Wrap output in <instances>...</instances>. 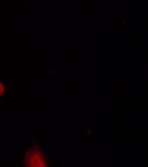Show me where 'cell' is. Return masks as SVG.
Listing matches in <instances>:
<instances>
[{"instance_id": "obj_1", "label": "cell", "mask_w": 148, "mask_h": 167, "mask_svg": "<svg viewBox=\"0 0 148 167\" xmlns=\"http://www.w3.org/2000/svg\"><path fill=\"white\" fill-rule=\"evenodd\" d=\"M25 167H48L45 162L44 156L41 154L39 148H31L27 152V158H25Z\"/></svg>"}]
</instances>
